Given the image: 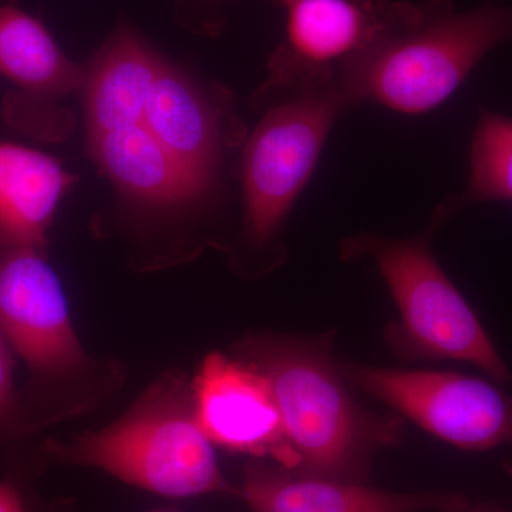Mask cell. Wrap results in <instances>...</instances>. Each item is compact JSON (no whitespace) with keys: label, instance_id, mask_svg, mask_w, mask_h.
Returning a JSON list of instances; mask_svg holds the SVG:
<instances>
[{"label":"cell","instance_id":"cell-18","mask_svg":"<svg viewBox=\"0 0 512 512\" xmlns=\"http://www.w3.org/2000/svg\"><path fill=\"white\" fill-rule=\"evenodd\" d=\"M0 512H32L25 490L12 478L0 480Z\"/></svg>","mask_w":512,"mask_h":512},{"label":"cell","instance_id":"cell-17","mask_svg":"<svg viewBox=\"0 0 512 512\" xmlns=\"http://www.w3.org/2000/svg\"><path fill=\"white\" fill-rule=\"evenodd\" d=\"M19 404L13 383L12 348L0 333V430L13 431L18 426Z\"/></svg>","mask_w":512,"mask_h":512},{"label":"cell","instance_id":"cell-19","mask_svg":"<svg viewBox=\"0 0 512 512\" xmlns=\"http://www.w3.org/2000/svg\"><path fill=\"white\" fill-rule=\"evenodd\" d=\"M453 512H512V511L498 510V508L484 507V505H470V504L466 503L463 505V507L457 508V510H453Z\"/></svg>","mask_w":512,"mask_h":512},{"label":"cell","instance_id":"cell-9","mask_svg":"<svg viewBox=\"0 0 512 512\" xmlns=\"http://www.w3.org/2000/svg\"><path fill=\"white\" fill-rule=\"evenodd\" d=\"M195 416L215 446L254 457H272L293 468L291 448L274 393L249 362L212 353L191 386Z\"/></svg>","mask_w":512,"mask_h":512},{"label":"cell","instance_id":"cell-10","mask_svg":"<svg viewBox=\"0 0 512 512\" xmlns=\"http://www.w3.org/2000/svg\"><path fill=\"white\" fill-rule=\"evenodd\" d=\"M237 494L251 512H446L466 504L460 494L392 493L359 481L308 476L256 461L245 467Z\"/></svg>","mask_w":512,"mask_h":512},{"label":"cell","instance_id":"cell-14","mask_svg":"<svg viewBox=\"0 0 512 512\" xmlns=\"http://www.w3.org/2000/svg\"><path fill=\"white\" fill-rule=\"evenodd\" d=\"M73 183L55 158L0 141V248L43 249L59 202Z\"/></svg>","mask_w":512,"mask_h":512},{"label":"cell","instance_id":"cell-8","mask_svg":"<svg viewBox=\"0 0 512 512\" xmlns=\"http://www.w3.org/2000/svg\"><path fill=\"white\" fill-rule=\"evenodd\" d=\"M285 10V40L272 59L279 86L336 83L339 70L370 45L393 0H275Z\"/></svg>","mask_w":512,"mask_h":512},{"label":"cell","instance_id":"cell-5","mask_svg":"<svg viewBox=\"0 0 512 512\" xmlns=\"http://www.w3.org/2000/svg\"><path fill=\"white\" fill-rule=\"evenodd\" d=\"M352 109L338 84L292 90L252 131L241 158L245 237L254 247L274 241L311 180L336 121Z\"/></svg>","mask_w":512,"mask_h":512},{"label":"cell","instance_id":"cell-13","mask_svg":"<svg viewBox=\"0 0 512 512\" xmlns=\"http://www.w3.org/2000/svg\"><path fill=\"white\" fill-rule=\"evenodd\" d=\"M144 124L181 164L212 185L224 144L221 110L165 62L148 97Z\"/></svg>","mask_w":512,"mask_h":512},{"label":"cell","instance_id":"cell-2","mask_svg":"<svg viewBox=\"0 0 512 512\" xmlns=\"http://www.w3.org/2000/svg\"><path fill=\"white\" fill-rule=\"evenodd\" d=\"M330 342V335L252 338L244 355L274 393L292 471L362 483L376 451L399 443L402 421L367 412L353 399Z\"/></svg>","mask_w":512,"mask_h":512},{"label":"cell","instance_id":"cell-11","mask_svg":"<svg viewBox=\"0 0 512 512\" xmlns=\"http://www.w3.org/2000/svg\"><path fill=\"white\" fill-rule=\"evenodd\" d=\"M164 59L136 30L121 25L84 69V116L89 136L141 123Z\"/></svg>","mask_w":512,"mask_h":512},{"label":"cell","instance_id":"cell-1","mask_svg":"<svg viewBox=\"0 0 512 512\" xmlns=\"http://www.w3.org/2000/svg\"><path fill=\"white\" fill-rule=\"evenodd\" d=\"M512 42V6L393 0L383 28L336 76L350 107L372 101L426 114L446 103L495 47Z\"/></svg>","mask_w":512,"mask_h":512},{"label":"cell","instance_id":"cell-6","mask_svg":"<svg viewBox=\"0 0 512 512\" xmlns=\"http://www.w3.org/2000/svg\"><path fill=\"white\" fill-rule=\"evenodd\" d=\"M338 366L346 382L451 446L474 451L512 447V397L487 380L352 362Z\"/></svg>","mask_w":512,"mask_h":512},{"label":"cell","instance_id":"cell-4","mask_svg":"<svg viewBox=\"0 0 512 512\" xmlns=\"http://www.w3.org/2000/svg\"><path fill=\"white\" fill-rule=\"evenodd\" d=\"M441 224L434 214L417 237L360 234L343 239L342 258L375 261L399 311V320L387 326L384 336L394 355L406 362L461 360L495 382H510V370L493 340L434 256L431 241Z\"/></svg>","mask_w":512,"mask_h":512},{"label":"cell","instance_id":"cell-15","mask_svg":"<svg viewBox=\"0 0 512 512\" xmlns=\"http://www.w3.org/2000/svg\"><path fill=\"white\" fill-rule=\"evenodd\" d=\"M0 74L33 99L57 100L82 90L84 69L49 30L16 6H0Z\"/></svg>","mask_w":512,"mask_h":512},{"label":"cell","instance_id":"cell-16","mask_svg":"<svg viewBox=\"0 0 512 512\" xmlns=\"http://www.w3.org/2000/svg\"><path fill=\"white\" fill-rule=\"evenodd\" d=\"M490 201L512 202V119L484 111L471 141L467 187L436 214L446 222L468 205Z\"/></svg>","mask_w":512,"mask_h":512},{"label":"cell","instance_id":"cell-7","mask_svg":"<svg viewBox=\"0 0 512 512\" xmlns=\"http://www.w3.org/2000/svg\"><path fill=\"white\" fill-rule=\"evenodd\" d=\"M39 248L0 254V333L33 373L63 377L89 362L56 272Z\"/></svg>","mask_w":512,"mask_h":512},{"label":"cell","instance_id":"cell-20","mask_svg":"<svg viewBox=\"0 0 512 512\" xmlns=\"http://www.w3.org/2000/svg\"><path fill=\"white\" fill-rule=\"evenodd\" d=\"M151 512H180V511L174 510V508H157V510H153Z\"/></svg>","mask_w":512,"mask_h":512},{"label":"cell","instance_id":"cell-21","mask_svg":"<svg viewBox=\"0 0 512 512\" xmlns=\"http://www.w3.org/2000/svg\"><path fill=\"white\" fill-rule=\"evenodd\" d=\"M446 512H453V511H446Z\"/></svg>","mask_w":512,"mask_h":512},{"label":"cell","instance_id":"cell-12","mask_svg":"<svg viewBox=\"0 0 512 512\" xmlns=\"http://www.w3.org/2000/svg\"><path fill=\"white\" fill-rule=\"evenodd\" d=\"M89 144L103 173L127 197L143 204L180 207L210 190L143 123L94 134Z\"/></svg>","mask_w":512,"mask_h":512},{"label":"cell","instance_id":"cell-3","mask_svg":"<svg viewBox=\"0 0 512 512\" xmlns=\"http://www.w3.org/2000/svg\"><path fill=\"white\" fill-rule=\"evenodd\" d=\"M212 446L195 416L191 387L171 376L151 386L116 423L70 443L52 441L46 453L163 497L237 494L222 476Z\"/></svg>","mask_w":512,"mask_h":512}]
</instances>
